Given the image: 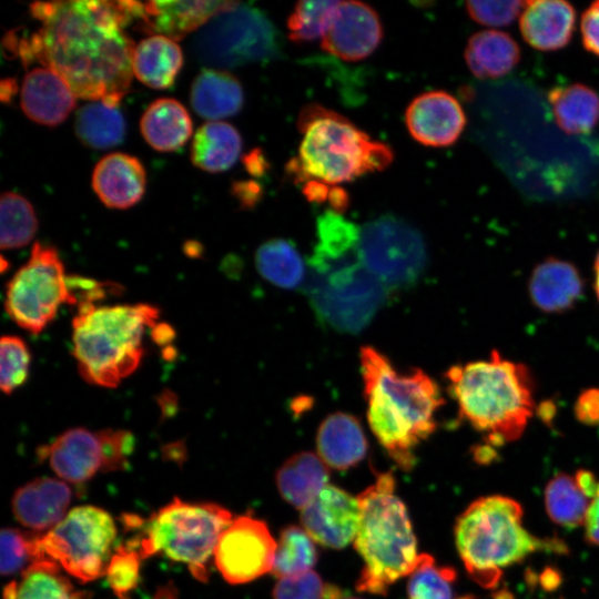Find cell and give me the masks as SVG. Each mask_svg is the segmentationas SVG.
Segmentation results:
<instances>
[{
    "label": "cell",
    "instance_id": "1",
    "mask_svg": "<svg viewBox=\"0 0 599 599\" xmlns=\"http://www.w3.org/2000/svg\"><path fill=\"white\" fill-rule=\"evenodd\" d=\"M41 28L29 37L8 34V49L24 64L54 70L75 98L119 105L130 88L134 45L123 29L142 20L138 1H53L30 6Z\"/></svg>",
    "mask_w": 599,
    "mask_h": 599
},
{
    "label": "cell",
    "instance_id": "2",
    "mask_svg": "<svg viewBox=\"0 0 599 599\" xmlns=\"http://www.w3.org/2000/svg\"><path fill=\"white\" fill-rule=\"evenodd\" d=\"M368 425L399 467L416 461L415 449L436 429L444 404L437 383L419 368L400 372L383 353L363 346L359 353Z\"/></svg>",
    "mask_w": 599,
    "mask_h": 599
},
{
    "label": "cell",
    "instance_id": "3",
    "mask_svg": "<svg viewBox=\"0 0 599 599\" xmlns=\"http://www.w3.org/2000/svg\"><path fill=\"white\" fill-rule=\"evenodd\" d=\"M445 377L459 417L493 446L518 439L536 412L530 369L491 351L487 359L450 366Z\"/></svg>",
    "mask_w": 599,
    "mask_h": 599
},
{
    "label": "cell",
    "instance_id": "4",
    "mask_svg": "<svg viewBox=\"0 0 599 599\" xmlns=\"http://www.w3.org/2000/svg\"><path fill=\"white\" fill-rule=\"evenodd\" d=\"M159 319L153 305H95L78 307L72 321V354L82 378L114 388L140 365L143 336Z\"/></svg>",
    "mask_w": 599,
    "mask_h": 599
},
{
    "label": "cell",
    "instance_id": "5",
    "mask_svg": "<svg viewBox=\"0 0 599 599\" xmlns=\"http://www.w3.org/2000/svg\"><path fill=\"white\" fill-rule=\"evenodd\" d=\"M457 551L468 575L484 588H495L502 570L540 550H565L558 540L540 539L522 525L521 506L500 495L473 501L455 524Z\"/></svg>",
    "mask_w": 599,
    "mask_h": 599
},
{
    "label": "cell",
    "instance_id": "6",
    "mask_svg": "<svg viewBox=\"0 0 599 599\" xmlns=\"http://www.w3.org/2000/svg\"><path fill=\"white\" fill-rule=\"evenodd\" d=\"M297 125L303 139L287 172L298 183L316 181L334 186L384 170L393 161L387 144L322 105L305 106Z\"/></svg>",
    "mask_w": 599,
    "mask_h": 599
},
{
    "label": "cell",
    "instance_id": "7",
    "mask_svg": "<svg viewBox=\"0 0 599 599\" xmlns=\"http://www.w3.org/2000/svg\"><path fill=\"white\" fill-rule=\"evenodd\" d=\"M361 519L354 546L364 560L356 582L362 592L386 595L389 586L414 570L419 554L404 502L395 494L392 473L358 496Z\"/></svg>",
    "mask_w": 599,
    "mask_h": 599
},
{
    "label": "cell",
    "instance_id": "8",
    "mask_svg": "<svg viewBox=\"0 0 599 599\" xmlns=\"http://www.w3.org/2000/svg\"><path fill=\"white\" fill-rule=\"evenodd\" d=\"M305 292L317 318L346 334L363 331L390 292L363 264L359 247L342 252L314 250Z\"/></svg>",
    "mask_w": 599,
    "mask_h": 599
},
{
    "label": "cell",
    "instance_id": "9",
    "mask_svg": "<svg viewBox=\"0 0 599 599\" xmlns=\"http://www.w3.org/2000/svg\"><path fill=\"white\" fill-rule=\"evenodd\" d=\"M232 521V514L216 504L175 498L144 521L138 551L142 558L162 554L185 564L196 579L206 581L207 562Z\"/></svg>",
    "mask_w": 599,
    "mask_h": 599
},
{
    "label": "cell",
    "instance_id": "10",
    "mask_svg": "<svg viewBox=\"0 0 599 599\" xmlns=\"http://www.w3.org/2000/svg\"><path fill=\"white\" fill-rule=\"evenodd\" d=\"M116 538L113 518L94 506H79L40 536L42 556L89 582L105 575Z\"/></svg>",
    "mask_w": 599,
    "mask_h": 599
},
{
    "label": "cell",
    "instance_id": "11",
    "mask_svg": "<svg viewBox=\"0 0 599 599\" xmlns=\"http://www.w3.org/2000/svg\"><path fill=\"white\" fill-rule=\"evenodd\" d=\"M193 50L212 69L264 61L277 52L276 31L260 10L234 2L199 29Z\"/></svg>",
    "mask_w": 599,
    "mask_h": 599
},
{
    "label": "cell",
    "instance_id": "12",
    "mask_svg": "<svg viewBox=\"0 0 599 599\" xmlns=\"http://www.w3.org/2000/svg\"><path fill=\"white\" fill-rule=\"evenodd\" d=\"M65 303L73 300L60 255L54 247L35 242L27 263L7 284L6 312L21 328L39 334Z\"/></svg>",
    "mask_w": 599,
    "mask_h": 599
},
{
    "label": "cell",
    "instance_id": "13",
    "mask_svg": "<svg viewBox=\"0 0 599 599\" xmlns=\"http://www.w3.org/2000/svg\"><path fill=\"white\" fill-rule=\"evenodd\" d=\"M359 254L365 267L389 291L415 284L427 262L419 231L394 215H383L361 229Z\"/></svg>",
    "mask_w": 599,
    "mask_h": 599
},
{
    "label": "cell",
    "instance_id": "14",
    "mask_svg": "<svg viewBox=\"0 0 599 599\" xmlns=\"http://www.w3.org/2000/svg\"><path fill=\"white\" fill-rule=\"evenodd\" d=\"M276 546L264 521L240 516L222 532L214 561L227 582L245 583L272 571Z\"/></svg>",
    "mask_w": 599,
    "mask_h": 599
},
{
    "label": "cell",
    "instance_id": "15",
    "mask_svg": "<svg viewBox=\"0 0 599 599\" xmlns=\"http://www.w3.org/2000/svg\"><path fill=\"white\" fill-rule=\"evenodd\" d=\"M301 510L304 530L322 546L342 549L355 540L359 501L342 488L328 484Z\"/></svg>",
    "mask_w": 599,
    "mask_h": 599
},
{
    "label": "cell",
    "instance_id": "16",
    "mask_svg": "<svg viewBox=\"0 0 599 599\" xmlns=\"http://www.w3.org/2000/svg\"><path fill=\"white\" fill-rule=\"evenodd\" d=\"M382 38L379 17L370 6L359 1H341L322 38V48L342 60L353 62L370 55Z\"/></svg>",
    "mask_w": 599,
    "mask_h": 599
},
{
    "label": "cell",
    "instance_id": "17",
    "mask_svg": "<svg viewBox=\"0 0 599 599\" xmlns=\"http://www.w3.org/2000/svg\"><path fill=\"white\" fill-rule=\"evenodd\" d=\"M410 135L420 144L444 148L461 135L467 120L459 101L443 90L417 95L405 114Z\"/></svg>",
    "mask_w": 599,
    "mask_h": 599
},
{
    "label": "cell",
    "instance_id": "18",
    "mask_svg": "<svg viewBox=\"0 0 599 599\" xmlns=\"http://www.w3.org/2000/svg\"><path fill=\"white\" fill-rule=\"evenodd\" d=\"M39 456L48 460L62 479L81 484L103 471L104 458L99 433L74 427L59 435L51 444L42 446Z\"/></svg>",
    "mask_w": 599,
    "mask_h": 599
},
{
    "label": "cell",
    "instance_id": "19",
    "mask_svg": "<svg viewBox=\"0 0 599 599\" xmlns=\"http://www.w3.org/2000/svg\"><path fill=\"white\" fill-rule=\"evenodd\" d=\"M585 281L578 267L566 260L549 256L538 263L528 280L532 305L547 314L572 309L582 297Z\"/></svg>",
    "mask_w": 599,
    "mask_h": 599
},
{
    "label": "cell",
    "instance_id": "20",
    "mask_svg": "<svg viewBox=\"0 0 599 599\" xmlns=\"http://www.w3.org/2000/svg\"><path fill=\"white\" fill-rule=\"evenodd\" d=\"M71 499L72 491L67 483L40 477L16 490L12 512L24 527L35 531H49L68 514Z\"/></svg>",
    "mask_w": 599,
    "mask_h": 599
},
{
    "label": "cell",
    "instance_id": "21",
    "mask_svg": "<svg viewBox=\"0 0 599 599\" xmlns=\"http://www.w3.org/2000/svg\"><path fill=\"white\" fill-rule=\"evenodd\" d=\"M20 102L23 113L33 122L54 126L68 118L75 95L54 70L42 65L24 74Z\"/></svg>",
    "mask_w": 599,
    "mask_h": 599
},
{
    "label": "cell",
    "instance_id": "22",
    "mask_svg": "<svg viewBox=\"0 0 599 599\" xmlns=\"http://www.w3.org/2000/svg\"><path fill=\"white\" fill-rule=\"evenodd\" d=\"M576 10L564 0L525 1L519 18L524 40L539 51L566 47L575 32Z\"/></svg>",
    "mask_w": 599,
    "mask_h": 599
},
{
    "label": "cell",
    "instance_id": "23",
    "mask_svg": "<svg viewBox=\"0 0 599 599\" xmlns=\"http://www.w3.org/2000/svg\"><path fill=\"white\" fill-rule=\"evenodd\" d=\"M146 174L142 163L132 155L110 153L103 156L92 173V187L101 202L111 209H128L143 196Z\"/></svg>",
    "mask_w": 599,
    "mask_h": 599
},
{
    "label": "cell",
    "instance_id": "24",
    "mask_svg": "<svg viewBox=\"0 0 599 599\" xmlns=\"http://www.w3.org/2000/svg\"><path fill=\"white\" fill-rule=\"evenodd\" d=\"M234 1H149L144 3L142 27L148 32L180 40L202 28Z\"/></svg>",
    "mask_w": 599,
    "mask_h": 599
},
{
    "label": "cell",
    "instance_id": "25",
    "mask_svg": "<svg viewBox=\"0 0 599 599\" xmlns=\"http://www.w3.org/2000/svg\"><path fill=\"white\" fill-rule=\"evenodd\" d=\"M316 446L321 459L337 470H346L359 464L368 447L359 420L343 412L333 413L322 422Z\"/></svg>",
    "mask_w": 599,
    "mask_h": 599
},
{
    "label": "cell",
    "instance_id": "26",
    "mask_svg": "<svg viewBox=\"0 0 599 599\" xmlns=\"http://www.w3.org/2000/svg\"><path fill=\"white\" fill-rule=\"evenodd\" d=\"M190 102L197 115L217 121L240 112L244 92L237 78L230 72L204 69L192 83Z\"/></svg>",
    "mask_w": 599,
    "mask_h": 599
},
{
    "label": "cell",
    "instance_id": "27",
    "mask_svg": "<svg viewBox=\"0 0 599 599\" xmlns=\"http://www.w3.org/2000/svg\"><path fill=\"white\" fill-rule=\"evenodd\" d=\"M520 48L504 31L487 29L473 34L464 58L470 72L479 79H497L511 72L520 61Z\"/></svg>",
    "mask_w": 599,
    "mask_h": 599
},
{
    "label": "cell",
    "instance_id": "28",
    "mask_svg": "<svg viewBox=\"0 0 599 599\" xmlns=\"http://www.w3.org/2000/svg\"><path fill=\"white\" fill-rule=\"evenodd\" d=\"M148 144L160 152H172L185 144L192 134V120L182 103L171 98L152 102L140 120Z\"/></svg>",
    "mask_w": 599,
    "mask_h": 599
},
{
    "label": "cell",
    "instance_id": "29",
    "mask_svg": "<svg viewBox=\"0 0 599 599\" xmlns=\"http://www.w3.org/2000/svg\"><path fill=\"white\" fill-rule=\"evenodd\" d=\"M183 54L179 44L164 35L153 34L141 40L132 55L134 75L153 89L170 88L181 70Z\"/></svg>",
    "mask_w": 599,
    "mask_h": 599
},
{
    "label": "cell",
    "instance_id": "30",
    "mask_svg": "<svg viewBox=\"0 0 599 599\" xmlns=\"http://www.w3.org/2000/svg\"><path fill=\"white\" fill-rule=\"evenodd\" d=\"M329 471L319 456L302 451L291 456L276 473L282 497L303 509L328 485Z\"/></svg>",
    "mask_w": 599,
    "mask_h": 599
},
{
    "label": "cell",
    "instance_id": "31",
    "mask_svg": "<svg viewBox=\"0 0 599 599\" xmlns=\"http://www.w3.org/2000/svg\"><path fill=\"white\" fill-rule=\"evenodd\" d=\"M242 145L241 134L233 125L210 121L200 126L193 136L191 161L203 171L223 172L238 160Z\"/></svg>",
    "mask_w": 599,
    "mask_h": 599
},
{
    "label": "cell",
    "instance_id": "32",
    "mask_svg": "<svg viewBox=\"0 0 599 599\" xmlns=\"http://www.w3.org/2000/svg\"><path fill=\"white\" fill-rule=\"evenodd\" d=\"M548 101L556 124L567 134L589 133L599 121V95L583 83L555 87Z\"/></svg>",
    "mask_w": 599,
    "mask_h": 599
},
{
    "label": "cell",
    "instance_id": "33",
    "mask_svg": "<svg viewBox=\"0 0 599 599\" xmlns=\"http://www.w3.org/2000/svg\"><path fill=\"white\" fill-rule=\"evenodd\" d=\"M88 591L77 590L50 559H40L23 569L19 581H11L4 599H89Z\"/></svg>",
    "mask_w": 599,
    "mask_h": 599
},
{
    "label": "cell",
    "instance_id": "34",
    "mask_svg": "<svg viewBox=\"0 0 599 599\" xmlns=\"http://www.w3.org/2000/svg\"><path fill=\"white\" fill-rule=\"evenodd\" d=\"M74 130L84 145L104 150L123 141L125 120L118 105L91 101L77 111Z\"/></svg>",
    "mask_w": 599,
    "mask_h": 599
},
{
    "label": "cell",
    "instance_id": "35",
    "mask_svg": "<svg viewBox=\"0 0 599 599\" xmlns=\"http://www.w3.org/2000/svg\"><path fill=\"white\" fill-rule=\"evenodd\" d=\"M545 508L552 522L565 528L583 526L591 497L576 476L557 474L545 488Z\"/></svg>",
    "mask_w": 599,
    "mask_h": 599
},
{
    "label": "cell",
    "instance_id": "36",
    "mask_svg": "<svg viewBox=\"0 0 599 599\" xmlns=\"http://www.w3.org/2000/svg\"><path fill=\"white\" fill-rule=\"evenodd\" d=\"M255 265L267 282L281 288H296L305 280L301 254L292 242L284 238H273L260 245Z\"/></svg>",
    "mask_w": 599,
    "mask_h": 599
},
{
    "label": "cell",
    "instance_id": "37",
    "mask_svg": "<svg viewBox=\"0 0 599 599\" xmlns=\"http://www.w3.org/2000/svg\"><path fill=\"white\" fill-rule=\"evenodd\" d=\"M0 246L20 248L33 238L38 221L31 203L22 195L4 192L0 200Z\"/></svg>",
    "mask_w": 599,
    "mask_h": 599
},
{
    "label": "cell",
    "instance_id": "38",
    "mask_svg": "<svg viewBox=\"0 0 599 599\" xmlns=\"http://www.w3.org/2000/svg\"><path fill=\"white\" fill-rule=\"evenodd\" d=\"M317 561L312 537L297 526L284 528L280 535L272 572L278 578L311 570Z\"/></svg>",
    "mask_w": 599,
    "mask_h": 599
},
{
    "label": "cell",
    "instance_id": "39",
    "mask_svg": "<svg viewBox=\"0 0 599 599\" xmlns=\"http://www.w3.org/2000/svg\"><path fill=\"white\" fill-rule=\"evenodd\" d=\"M456 572L438 566L428 554H420L407 585L408 599H453Z\"/></svg>",
    "mask_w": 599,
    "mask_h": 599
},
{
    "label": "cell",
    "instance_id": "40",
    "mask_svg": "<svg viewBox=\"0 0 599 599\" xmlns=\"http://www.w3.org/2000/svg\"><path fill=\"white\" fill-rule=\"evenodd\" d=\"M341 1L298 2L287 19L288 37L295 42H309L327 32Z\"/></svg>",
    "mask_w": 599,
    "mask_h": 599
},
{
    "label": "cell",
    "instance_id": "41",
    "mask_svg": "<svg viewBox=\"0 0 599 599\" xmlns=\"http://www.w3.org/2000/svg\"><path fill=\"white\" fill-rule=\"evenodd\" d=\"M1 564L3 576H10L29 567L32 562L45 559L40 548V536L22 532L14 528L1 530Z\"/></svg>",
    "mask_w": 599,
    "mask_h": 599
},
{
    "label": "cell",
    "instance_id": "42",
    "mask_svg": "<svg viewBox=\"0 0 599 599\" xmlns=\"http://www.w3.org/2000/svg\"><path fill=\"white\" fill-rule=\"evenodd\" d=\"M0 386L12 394L28 378L31 354L26 342L16 335H3L0 344Z\"/></svg>",
    "mask_w": 599,
    "mask_h": 599
},
{
    "label": "cell",
    "instance_id": "43",
    "mask_svg": "<svg viewBox=\"0 0 599 599\" xmlns=\"http://www.w3.org/2000/svg\"><path fill=\"white\" fill-rule=\"evenodd\" d=\"M140 552L129 546L115 549L106 569L108 583L120 599H129L140 581Z\"/></svg>",
    "mask_w": 599,
    "mask_h": 599
},
{
    "label": "cell",
    "instance_id": "44",
    "mask_svg": "<svg viewBox=\"0 0 599 599\" xmlns=\"http://www.w3.org/2000/svg\"><path fill=\"white\" fill-rule=\"evenodd\" d=\"M273 599H343L341 590L325 585L313 570L280 578L273 590Z\"/></svg>",
    "mask_w": 599,
    "mask_h": 599
},
{
    "label": "cell",
    "instance_id": "45",
    "mask_svg": "<svg viewBox=\"0 0 599 599\" xmlns=\"http://www.w3.org/2000/svg\"><path fill=\"white\" fill-rule=\"evenodd\" d=\"M524 1H468L466 11L476 22L487 27L510 24L522 11Z\"/></svg>",
    "mask_w": 599,
    "mask_h": 599
},
{
    "label": "cell",
    "instance_id": "46",
    "mask_svg": "<svg viewBox=\"0 0 599 599\" xmlns=\"http://www.w3.org/2000/svg\"><path fill=\"white\" fill-rule=\"evenodd\" d=\"M99 433L102 444L103 471L123 470L134 449V436L124 429H102Z\"/></svg>",
    "mask_w": 599,
    "mask_h": 599
},
{
    "label": "cell",
    "instance_id": "47",
    "mask_svg": "<svg viewBox=\"0 0 599 599\" xmlns=\"http://www.w3.org/2000/svg\"><path fill=\"white\" fill-rule=\"evenodd\" d=\"M580 34L583 48L599 57V0L592 2L582 12Z\"/></svg>",
    "mask_w": 599,
    "mask_h": 599
},
{
    "label": "cell",
    "instance_id": "48",
    "mask_svg": "<svg viewBox=\"0 0 599 599\" xmlns=\"http://www.w3.org/2000/svg\"><path fill=\"white\" fill-rule=\"evenodd\" d=\"M576 419L586 426H599V387L583 389L573 405Z\"/></svg>",
    "mask_w": 599,
    "mask_h": 599
},
{
    "label": "cell",
    "instance_id": "49",
    "mask_svg": "<svg viewBox=\"0 0 599 599\" xmlns=\"http://www.w3.org/2000/svg\"><path fill=\"white\" fill-rule=\"evenodd\" d=\"M583 527L586 540L591 545L599 546V487L591 499Z\"/></svg>",
    "mask_w": 599,
    "mask_h": 599
},
{
    "label": "cell",
    "instance_id": "50",
    "mask_svg": "<svg viewBox=\"0 0 599 599\" xmlns=\"http://www.w3.org/2000/svg\"><path fill=\"white\" fill-rule=\"evenodd\" d=\"M257 186L254 182H238L234 185L235 195L242 204L250 207L257 201L260 194Z\"/></svg>",
    "mask_w": 599,
    "mask_h": 599
},
{
    "label": "cell",
    "instance_id": "51",
    "mask_svg": "<svg viewBox=\"0 0 599 599\" xmlns=\"http://www.w3.org/2000/svg\"><path fill=\"white\" fill-rule=\"evenodd\" d=\"M244 164L247 172L253 175H262L266 171V160L258 150H253L250 154H246Z\"/></svg>",
    "mask_w": 599,
    "mask_h": 599
},
{
    "label": "cell",
    "instance_id": "52",
    "mask_svg": "<svg viewBox=\"0 0 599 599\" xmlns=\"http://www.w3.org/2000/svg\"><path fill=\"white\" fill-rule=\"evenodd\" d=\"M556 408L552 400H545L538 407L536 406V414L544 423L551 424L556 415Z\"/></svg>",
    "mask_w": 599,
    "mask_h": 599
},
{
    "label": "cell",
    "instance_id": "53",
    "mask_svg": "<svg viewBox=\"0 0 599 599\" xmlns=\"http://www.w3.org/2000/svg\"><path fill=\"white\" fill-rule=\"evenodd\" d=\"M152 599H177V589L173 583H166L158 588Z\"/></svg>",
    "mask_w": 599,
    "mask_h": 599
},
{
    "label": "cell",
    "instance_id": "54",
    "mask_svg": "<svg viewBox=\"0 0 599 599\" xmlns=\"http://www.w3.org/2000/svg\"><path fill=\"white\" fill-rule=\"evenodd\" d=\"M474 456L476 460L480 463L488 461L490 460L491 457L495 456V450L491 449L490 445L486 443L485 445H480L476 447L474 451Z\"/></svg>",
    "mask_w": 599,
    "mask_h": 599
},
{
    "label": "cell",
    "instance_id": "55",
    "mask_svg": "<svg viewBox=\"0 0 599 599\" xmlns=\"http://www.w3.org/2000/svg\"><path fill=\"white\" fill-rule=\"evenodd\" d=\"M17 91V84L12 79H4L1 82V100L9 101Z\"/></svg>",
    "mask_w": 599,
    "mask_h": 599
},
{
    "label": "cell",
    "instance_id": "56",
    "mask_svg": "<svg viewBox=\"0 0 599 599\" xmlns=\"http://www.w3.org/2000/svg\"><path fill=\"white\" fill-rule=\"evenodd\" d=\"M593 290L596 293V297L599 302V251L596 254L595 262H593Z\"/></svg>",
    "mask_w": 599,
    "mask_h": 599
},
{
    "label": "cell",
    "instance_id": "57",
    "mask_svg": "<svg viewBox=\"0 0 599 599\" xmlns=\"http://www.w3.org/2000/svg\"><path fill=\"white\" fill-rule=\"evenodd\" d=\"M458 599H475L473 596H464ZM495 599H512V597L509 593H506L505 591L499 592Z\"/></svg>",
    "mask_w": 599,
    "mask_h": 599
},
{
    "label": "cell",
    "instance_id": "58",
    "mask_svg": "<svg viewBox=\"0 0 599 599\" xmlns=\"http://www.w3.org/2000/svg\"><path fill=\"white\" fill-rule=\"evenodd\" d=\"M343 599H361V598L347 597V598H343Z\"/></svg>",
    "mask_w": 599,
    "mask_h": 599
}]
</instances>
